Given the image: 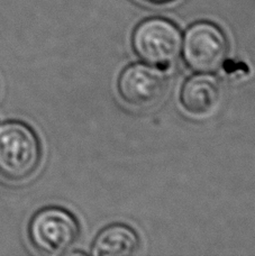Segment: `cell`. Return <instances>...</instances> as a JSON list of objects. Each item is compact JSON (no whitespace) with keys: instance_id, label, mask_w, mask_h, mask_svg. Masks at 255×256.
Masks as SVG:
<instances>
[{"instance_id":"4","label":"cell","mask_w":255,"mask_h":256,"mask_svg":"<svg viewBox=\"0 0 255 256\" xmlns=\"http://www.w3.org/2000/svg\"><path fill=\"white\" fill-rule=\"evenodd\" d=\"M182 51L191 70L200 73L215 72L228 56V40L220 27L210 22H199L186 30Z\"/></svg>"},{"instance_id":"7","label":"cell","mask_w":255,"mask_h":256,"mask_svg":"<svg viewBox=\"0 0 255 256\" xmlns=\"http://www.w3.org/2000/svg\"><path fill=\"white\" fill-rule=\"evenodd\" d=\"M140 240L133 228L112 224L99 232L91 246L94 256H130L138 252Z\"/></svg>"},{"instance_id":"8","label":"cell","mask_w":255,"mask_h":256,"mask_svg":"<svg viewBox=\"0 0 255 256\" xmlns=\"http://www.w3.org/2000/svg\"><path fill=\"white\" fill-rule=\"evenodd\" d=\"M145 2L148 4H169L174 2V0H143Z\"/></svg>"},{"instance_id":"6","label":"cell","mask_w":255,"mask_h":256,"mask_svg":"<svg viewBox=\"0 0 255 256\" xmlns=\"http://www.w3.org/2000/svg\"><path fill=\"white\" fill-rule=\"evenodd\" d=\"M222 99L220 80L212 74H196L184 82L180 102L190 115L204 117L216 110Z\"/></svg>"},{"instance_id":"2","label":"cell","mask_w":255,"mask_h":256,"mask_svg":"<svg viewBox=\"0 0 255 256\" xmlns=\"http://www.w3.org/2000/svg\"><path fill=\"white\" fill-rule=\"evenodd\" d=\"M80 235L76 218L66 209L46 207L38 210L28 224L27 236L36 252L56 256L66 254Z\"/></svg>"},{"instance_id":"5","label":"cell","mask_w":255,"mask_h":256,"mask_svg":"<svg viewBox=\"0 0 255 256\" xmlns=\"http://www.w3.org/2000/svg\"><path fill=\"white\" fill-rule=\"evenodd\" d=\"M122 99L135 108L148 109L164 97L168 80L156 66L143 63L130 64L122 70L117 82Z\"/></svg>"},{"instance_id":"3","label":"cell","mask_w":255,"mask_h":256,"mask_svg":"<svg viewBox=\"0 0 255 256\" xmlns=\"http://www.w3.org/2000/svg\"><path fill=\"white\" fill-rule=\"evenodd\" d=\"M134 52L140 60L156 68H169L180 56L182 35L176 24L153 17L140 22L132 36Z\"/></svg>"},{"instance_id":"1","label":"cell","mask_w":255,"mask_h":256,"mask_svg":"<svg viewBox=\"0 0 255 256\" xmlns=\"http://www.w3.org/2000/svg\"><path fill=\"white\" fill-rule=\"evenodd\" d=\"M42 160V146L33 128L9 120L0 126V178L22 184L35 174Z\"/></svg>"}]
</instances>
